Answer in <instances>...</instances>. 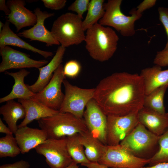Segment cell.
<instances>
[{
	"label": "cell",
	"instance_id": "27",
	"mask_svg": "<svg viewBox=\"0 0 168 168\" xmlns=\"http://www.w3.org/2000/svg\"><path fill=\"white\" fill-rule=\"evenodd\" d=\"M78 134L66 137L67 150L73 160L77 164L88 163L91 162L85 155L84 147L79 141Z\"/></svg>",
	"mask_w": 168,
	"mask_h": 168
},
{
	"label": "cell",
	"instance_id": "12",
	"mask_svg": "<svg viewBox=\"0 0 168 168\" xmlns=\"http://www.w3.org/2000/svg\"><path fill=\"white\" fill-rule=\"evenodd\" d=\"M0 54L2 59L0 64V72L12 69L38 68L48 63V60H36L31 58L28 54L8 46L0 47Z\"/></svg>",
	"mask_w": 168,
	"mask_h": 168
},
{
	"label": "cell",
	"instance_id": "15",
	"mask_svg": "<svg viewBox=\"0 0 168 168\" xmlns=\"http://www.w3.org/2000/svg\"><path fill=\"white\" fill-rule=\"evenodd\" d=\"M7 5L11 11L7 20L15 26L17 32L24 27L33 26L36 23V16L25 7V1L9 0Z\"/></svg>",
	"mask_w": 168,
	"mask_h": 168
},
{
	"label": "cell",
	"instance_id": "29",
	"mask_svg": "<svg viewBox=\"0 0 168 168\" xmlns=\"http://www.w3.org/2000/svg\"><path fill=\"white\" fill-rule=\"evenodd\" d=\"M159 148L150 159L149 166L162 162L168 163V130L160 136Z\"/></svg>",
	"mask_w": 168,
	"mask_h": 168
},
{
	"label": "cell",
	"instance_id": "13",
	"mask_svg": "<svg viewBox=\"0 0 168 168\" xmlns=\"http://www.w3.org/2000/svg\"><path fill=\"white\" fill-rule=\"evenodd\" d=\"M83 117L88 130L94 137L107 145V116L94 98L87 104Z\"/></svg>",
	"mask_w": 168,
	"mask_h": 168
},
{
	"label": "cell",
	"instance_id": "37",
	"mask_svg": "<svg viewBox=\"0 0 168 168\" xmlns=\"http://www.w3.org/2000/svg\"><path fill=\"white\" fill-rule=\"evenodd\" d=\"M87 168H110L101 165L98 162H90L88 163L81 164Z\"/></svg>",
	"mask_w": 168,
	"mask_h": 168
},
{
	"label": "cell",
	"instance_id": "5",
	"mask_svg": "<svg viewBox=\"0 0 168 168\" xmlns=\"http://www.w3.org/2000/svg\"><path fill=\"white\" fill-rule=\"evenodd\" d=\"M122 1L108 0L104 4L105 14L98 23L113 27L123 36H132L135 34V22L142 17V14L138 13L136 9L133 8L129 12L131 16L125 15L121 10Z\"/></svg>",
	"mask_w": 168,
	"mask_h": 168
},
{
	"label": "cell",
	"instance_id": "28",
	"mask_svg": "<svg viewBox=\"0 0 168 168\" xmlns=\"http://www.w3.org/2000/svg\"><path fill=\"white\" fill-rule=\"evenodd\" d=\"M21 153L20 149L13 134L0 138V157H14Z\"/></svg>",
	"mask_w": 168,
	"mask_h": 168
},
{
	"label": "cell",
	"instance_id": "18",
	"mask_svg": "<svg viewBox=\"0 0 168 168\" xmlns=\"http://www.w3.org/2000/svg\"><path fill=\"white\" fill-rule=\"evenodd\" d=\"M66 48L60 46L58 48L52 60L45 66L38 68L39 75L36 82L31 85H27L28 88L34 93L42 90L49 83L54 72L61 64Z\"/></svg>",
	"mask_w": 168,
	"mask_h": 168
},
{
	"label": "cell",
	"instance_id": "7",
	"mask_svg": "<svg viewBox=\"0 0 168 168\" xmlns=\"http://www.w3.org/2000/svg\"><path fill=\"white\" fill-rule=\"evenodd\" d=\"M63 84L65 94L59 112L69 113L78 118L82 119L85 107L94 98L95 88H81L71 84L66 79Z\"/></svg>",
	"mask_w": 168,
	"mask_h": 168
},
{
	"label": "cell",
	"instance_id": "2",
	"mask_svg": "<svg viewBox=\"0 0 168 168\" xmlns=\"http://www.w3.org/2000/svg\"><path fill=\"white\" fill-rule=\"evenodd\" d=\"M119 37L112 29L97 23L86 30L84 41L90 56L101 62L110 58L116 51Z\"/></svg>",
	"mask_w": 168,
	"mask_h": 168
},
{
	"label": "cell",
	"instance_id": "38",
	"mask_svg": "<svg viewBox=\"0 0 168 168\" xmlns=\"http://www.w3.org/2000/svg\"><path fill=\"white\" fill-rule=\"evenodd\" d=\"M0 10L4 12L6 15L8 16L11 13V11L7 5L5 0H0Z\"/></svg>",
	"mask_w": 168,
	"mask_h": 168
},
{
	"label": "cell",
	"instance_id": "1",
	"mask_svg": "<svg viewBox=\"0 0 168 168\" xmlns=\"http://www.w3.org/2000/svg\"><path fill=\"white\" fill-rule=\"evenodd\" d=\"M95 88L93 98L107 116L138 113L143 107L144 85L137 73H113L102 79Z\"/></svg>",
	"mask_w": 168,
	"mask_h": 168
},
{
	"label": "cell",
	"instance_id": "32",
	"mask_svg": "<svg viewBox=\"0 0 168 168\" xmlns=\"http://www.w3.org/2000/svg\"><path fill=\"white\" fill-rule=\"evenodd\" d=\"M159 19L163 25L167 36V41L165 47L163 49L168 50V8L163 7L158 8Z\"/></svg>",
	"mask_w": 168,
	"mask_h": 168
},
{
	"label": "cell",
	"instance_id": "9",
	"mask_svg": "<svg viewBox=\"0 0 168 168\" xmlns=\"http://www.w3.org/2000/svg\"><path fill=\"white\" fill-rule=\"evenodd\" d=\"M35 149L37 153L45 157L50 168H65L73 161L67 149L66 137L47 138Z\"/></svg>",
	"mask_w": 168,
	"mask_h": 168
},
{
	"label": "cell",
	"instance_id": "19",
	"mask_svg": "<svg viewBox=\"0 0 168 168\" xmlns=\"http://www.w3.org/2000/svg\"><path fill=\"white\" fill-rule=\"evenodd\" d=\"M18 102L24 107L26 113L25 118L18 126V128L27 126L33 120L54 116L59 111L50 109L30 98L18 99Z\"/></svg>",
	"mask_w": 168,
	"mask_h": 168
},
{
	"label": "cell",
	"instance_id": "16",
	"mask_svg": "<svg viewBox=\"0 0 168 168\" xmlns=\"http://www.w3.org/2000/svg\"><path fill=\"white\" fill-rule=\"evenodd\" d=\"M14 134L21 153L23 154L35 149L47 139L45 133L42 129L27 126L18 128Z\"/></svg>",
	"mask_w": 168,
	"mask_h": 168
},
{
	"label": "cell",
	"instance_id": "35",
	"mask_svg": "<svg viewBox=\"0 0 168 168\" xmlns=\"http://www.w3.org/2000/svg\"><path fill=\"white\" fill-rule=\"evenodd\" d=\"M156 0H144L137 7L136 11L139 14L153 7L156 2Z\"/></svg>",
	"mask_w": 168,
	"mask_h": 168
},
{
	"label": "cell",
	"instance_id": "6",
	"mask_svg": "<svg viewBox=\"0 0 168 168\" xmlns=\"http://www.w3.org/2000/svg\"><path fill=\"white\" fill-rule=\"evenodd\" d=\"M159 138L139 122L119 144L135 156L146 159L145 154L158 145Z\"/></svg>",
	"mask_w": 168,
	"mask_h": 168
},
{
	"label": "cell",
	"instance_id": "4",
	"mask_svg": "<svg viewBox=\"0 0 168 168\" xmlns=\"http://www.w3.org/2000/svg\"><path fill=\"white\" fill-rule=\"evenodd\" d=\"M82 19L76 14L68 12L54 21L51 32L61 46L66 48L84 41L86 35Z\"/></svg>",
	"mask_w": 168,
	"mask_h": 168
},
{
	"label": "cell",
	"instance_id": "36",
	"mask_svg": "<svg viewBox=\"0 0 168 168\" xmlns=\"http://www.w3.org/2000/svg\"><path fill=\"white\" fill-rule=\"evenodd\" d=\"M30 166L28 162L22 160L13 163L2 165L0 166V168H29Z\"/></svg>",
	"mask_w": 168,
	"mask_h": 168
},
{
	"label": "cell",
	"instance_id": "3",
	"mask_svg": "<svg viewBox=\"0 0 168 168\" xmlns=\"http://www.w3.org/2000/svg\"><path fill=\"white\" fill-rule=\"evenodd\" d=\"M47 138L60 139L88 130L83 119L69 113H60L37 120Z\"/></svg>",
	"mask_w": 168,
	"mask_h": 168
},
{
	"label": "cell",
	"instance_id": "40",
	"mask_svg": "<svg viewBox=\"0 0 168 168\" xmlns=\"http://www.w3.org/2000/svg\"><path fill=\"white\" fill-rule=\"evenodd\" d=\"M141 168H168V163H160L152 166L147 167L144 166Z\"/></svg>",
	"mask_w": 168,
	"mask_h": 168
},
{
	"label": "cell",
	"instance_id": "14",
	"mask_svg": "<svg viewBox=\"0 0 168 168\" xmlns=\"http://www.w3.org/2000/svg\"><path fill=\"white\" fill-rule=\"evenodd\" d=\"M34 12L37 17L36 23L31 28L20 32L17 35L19 37L29 39L30 41L44 42L46 46L59 45L60 44L54 37L51 32L47 29L44 25L45 20L54 16V13L42 11L38 7L34 9Z\"/></svg>",
	"mask_w": 168,
	"mask_h": 168
},
{
	"label": "cell",
	"instance_id": "25",
	"mask_svg": "<svg viewBox=\"0 0 168 168\" xmlns=\"http://www.w3.org/2000/svg\"><path fill=\"white\" fill-rule=\"evenodd\" d=\"M168 87V85H165L155 89L149 94L145 95L143 106L160 113H165L164 99Z\"/></svg>",
	"mask_w": 168,
	"mask_h": 168
},
{
	"label": "cell",
	"instance_id": "41",
	"mask_svg": "<svg viewBox=\"0 0 168 168\" xmlns=\"http://www.w3.org/2000/svg\"><path fill=\"white\" fill-rule=\"evenodd\" d=\"M65 168H79L77 164L73 161L68 166Z\"/></svg>",
	"mask_w": 168,
	"mask_h": 168
},
{
	"label": "cell",
	"instance_id": "20",
	"mask_svg": "<svg viewBox=\"0 0 168 168\" xmlns=\"http://www.w3.org/2000/svg\"><path fill=\"white\" fill-rule=\"evenodd\" d=\"M140 75L143 80L145 95L168 85V69L162 70L161 67L156 65L143 69Z\"/></svg>",
	"mask_w": 168,
	"mask_h": 168
},
{
	"label": "cell",
	"instance_id": "11",
	"mask_svg": "<svg viewBox=\"0 0 168 168\" xmlns=\"http://www.w3.org/2000/svg\"><path fill=\"white\" fill-rule=\"evenodd\" d=\"M138 113L122 116H107V145L120 144L139 123Z\"/></svg>",
	"mask_w": 168,
	"mask_h": 168
},
{
	"label": "cell",
	"instance_id": "26",
	"mask_svg": "<svg viewBox=\"0 0 168 168\" xmlns=\"http://www.w3.org/2000/svg\"><path fill=\"white\" fill-rule=\"evenodd\" d=\"M104 0L90 1L87 13L82 21V26L85 31L92 26L104 16L105 11Z\"/></svg>",
	"mask_w": 168,
	"mask_h": 168
},
{
	"label": "cell",
	"instance_id": "22",
	"mask_svg": "<svg viewBox=\"0 0 168 168\" xmlns=\"http://www.w3.org/2000/svg\"><path fill=\"white\" fill-rule=\"evenodd\" d=\"M30 73L29 71L25 69H21L18 72H5L6 74L13 77L14 84L11 92L7 95L0 99V103L15 99H29L34 96L35 93L29 90L24 82L25 77Z\"/></svg>",
	"mask_w": 168,
	"mask_h": 168
},
{
	"label": "cell",
	"instance_id": "21",
	"mask_svg": "<svg viewBox=\"0 0 168 168\" xmlns=\"http://www.w3.org/2000/svg\"><path fill=\"white\" fill-rule=\"evenodd\" d=\"M10 23L7 20L0 32V47L8 45L18 47L39 54L45 58L53 55L52 52L39 49L22 40L11 30Z\"/></svg>",
	"mask_w": 168,
	"mask_h": 168
},
{
	"label": "cell",
	"instance_id": "24",
	"mask_svg": "<svg viewBox=\"0 0 168 168\" xmlns=\"http://www.w3.org/2000/svg\"><path fill=\"white\" fill-rule=\"evenodd\" d=\"M0 114L3 116V119L8 125L13 134L18 129V120L25 118L26 113L22 105L13 100L7 101L0 108Z\"/></svg>",
	"mask_w": 168,
	"mask_h": 168
},
{
	"label": "cell",
	"instance_id": "33",
	"mask_svg": "<svg viewBox=\"0 0 168 168\" xmlns=\"http://www.w3.org/2000/svg\"><path fill=\"white\" fill-rule=\"evenodd\" d=\"M153 63L161 67L168 66V50H162L157 52Z\"/></svg>",
	"mask_w": 168,
	"mask_h": 168
},
{
	"label": "cell",
	"instance_id": "30",
	"mask_svg": "<svg viewBox=\"0 0 168 168\" xmlns=\"http://www.w3.org/2000/svg\"><path fill=\"white\" fill-rule=\"evenodd\" d=\"M81 69L80 63L77 61L72 60L67 62L63 67L64 75L68 77L74 78L77 76Z\"/></svg>",
	"mask_w": 168,
	"mask_h": 168
},
{
	"label": "cell",
	"instance_id": "17",
	"mask_svg": "<svg viewBox=\"0 0 168 168\" xmlns=\"http://www.w3.org/2000/svg\"><path fill=\"white\" fill-rule=\"evenodd\" d=\"M138 116L139 122L158 136L168 130V112L161 114L143 106Z\"/></svg>",
	"mask_w": 168,
	"mask_h": 168
},
{
	"label": "cell",
	"instance_id": "10",
	"mask_svg": "<svg viewBox=\"0 0 168 168\" xmlns=\"http://www.w3.org/2000/svg\"><path fill=\"white\" fill-rule=\"evenodd\" d=\"M63 67L61 64L49 83L31 98L50 109L59 111L64 96L61 90L62 84L65 78Z\"/></svg>",
	"mask_w": 168,
	"mask_h": 168
},
{
	"label": "cell",
	"instance_id": "31",
	"mask_svg": "<svg viewBox=\"0 0 168 168\" xmlns=\"http://www.w3.org/2000/svg\"><path fill=\"white\" fill-rule=\"evenodd\" d=\"M90 0H76L68 7V9L76 13V14L83 19V15L88 10Z\"/></svg>",
	"mask_w": 168,
	"mask_h": 168
},
{
	"label": "cell",
	"instance_id": "23",
	"mask_svg": "<svg viewBox=\"0 0 168 168\" xmlns=\"http://www.w3.org/2000/svg\"><path fill=\"white\" fill-rule=\"evenodd\" d=\"M80 142L84 148L85 155L91 162H98L105 152L106 145L87 130L78 134Z\"/></svg>",
	"mask_w": 168,
	"mask_h": 168
},
{
	"label": "cell",
	"instance_id": "42",
	"mask_svg": "<svg viewBox=\"0 0 168 168\" xmlns=\"http://www.w3.org/2000/svg\"><path fill=\"white\" fill-rule=\"evenodd\" d=\"M4 24L1 21H0V32H1L2 30Z\"/></svg>",
	"mask_w": 168,
	"mask_h": 168
},
{
	"label": "cell",
	"instance_id": "8",
	"mask_svg": "<svg viewBox=\"0 0 168 168\" xmlns=\"http://www.w3.org/2000/svg\"><path fill=\"white\" fill-rule=\"evenodd\" d=\"M150 159L137 157L119 144L106 145L103 154L98 163L110 168H141L148 164Z\"/></svg>",
	"mask_w": 168,
	"mask_h": 168
},
{
	"label": "cell",
	"instance_id": "39",
	"mask_svg": "<svg viewBox=\"0 0 168 168\" xmlns=\"http://www.w3.org/2000/svg\"><path fill=\"white\" fill-rule=\"evenodd\" d=\"M0 133L7 134H13L10 129L4 124L0 118Z\"/></svg>",
	"mask_w": 168,
	"mask_h": 168
},
{
	"label": "cell",
	"instance_id": "34",
	"mask_svg": "<svg viewBox=\"0 0 168 168\" xmlns=\"http://www.w3.org/2000/svg\"><path fill=\"white\" fill-rule=\"evenodd\" d=\"M41 1L46 7L54 10L63 9L67 2L66 0H42Z\"/></svg>",
	"mask_w": 168,
	"mask_h": 168
}]
</instances>
